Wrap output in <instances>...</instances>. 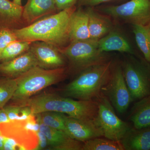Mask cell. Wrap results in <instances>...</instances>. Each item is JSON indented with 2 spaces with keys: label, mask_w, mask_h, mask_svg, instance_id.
<instances>
[{
  "label": "cell",
  "mask_w": 150,
  "mask_h": 150,
  "mask_svg": "<svg viewBox=\"0 0 150 150\" xmlns=\"http://www.w3.org/2000/svg\"><path fill=\"white\" fill-rule=\"evenodd\" d=\"M38 120L54 129L64 131L66 133L65 121L67 115L56 111H48L35 115ZM67 134V133H66Z\"/></svg>",
  "instance_id": "obj_24"
},
{
  "label": "cell",
  "mask_w": 150,
  "mask_h": 150,
  "mask_svg": "<svg viewBox=\"0 0 150 150\" xmlns=\"http://www.w3.org/2000/svg\"><path fill=\"white\" fill-rule=\"evenodd\" d=\"M129 119L134 128L141 129L150 126V95L136 102L132 108Z\"/></svg>",
  "instance_id": "obj_19"
},
{
  "label": "cell",
  "mask_w": 150,
  "mask_h": 150,
  "mask_svg": "<svg viewBox=\"0 0 150 150\" xmlns=\"http://www.w3.org/2000/svg\"><path fill=\"white\" fill-rule=\"evenodd\" d=\"M83 150H125L120 141L97 137L83 142Z\"/></svg>",
  "instance_id": "obj_23"
},
{
  "label": "cell",
  "mask_w": 150,
  "mask_h": 150,
  "mask_svg": "<svg viewBox=\"0 0 150 150\" xmlns=\"http://www.w3.org/2000/svg\"><path fill=\"white\" fill-rule=\"evenodd\" d=\"M0 150H4V137L0 134Z\"/></svg>",
  "instance_id": "obj_32"
},
{
  "label": "cell",
  "mask_w": 150,
  "mask_h": 150,
  "mask_svg": "<svg viewBox=\"0 0 150 150\" xmlns=\"http://www.w3.org/2000/svg\"><path fill=\"white\" fill-rule=\"evenodd\" d=\"M65 124L67 135L83 143L94 138L103 137L102 130L95 119H80L67 115Z\"/></svg>",
  "instance_id": "obj_11"
},
{
  "label": "cell",
  "mask_w": 150,
  "mask_h": 150,
  "mask_svg": "<svg viewBox=\"0 0 150 150\" xmlns=\"http://www.w3.org/2000/svg\"><path fill=\"white\" fill-rule=\"evenodd\" d=\"M86 8L90 38L99 40L114 28L113 20L110 16L98 11L95 7Z\"/></svg>",
  "instance_id": "obj_14"
},
{
  "label": "cell",
  "mask_w": 150,
  "mask_h": 150,
  "mask_svg": "<svg viewBox=\"0 0 150 150\" xmlns=\"http://www.w3.org/2000/svg\"><path fill=\"white\" fill-rule=\"evenodd\" d=\"M113 64L110 60L81 72L62 89L61 95L78 100H94L108 81Z\"/></svg>",
  "instance_id": "obj_3"
},
{
  "label": "cell",
  "mask_w": 150,
  "mask_h": 150,
  "mask_svg": "<svg viewBox=\"0 0 150 150\" xmlns=\"http://www.w3.org/2000/svg\"><path fill=\"white\" fill-rule=\"evenodd\" d=\"M18 105L27 107L31 115L45 111H56L72 118L85 120L96 119L98 110L95 100H78L53 93L31 97Z\"/></svg>",
  "instance_id": "obj_2"
},
{
  "label": "cell",
  "mask_w": 150,
  "mask_h": 150,
  "mask_svg": "<svg viewBox=\"0 0 150 150\" xmlns=\"http://www.w3.org/2000/svg\"><path fill=\"white\" fill-rule=\"evenodd\" d=\"M17 78H6L0 80V108L12 99L17 88Z\"/></svg>",
  "instance_id": "obj_25"
},
{
  "label": "cell",
  "mask_w": 150,
  "mask_h": 150,
  "mask_svg": "<svg viewBox=\"0 0 150 150\" xmlns=\"http://www.w3.org/2000/svg\"><path fill=\"white\" fill-rule=\"evenodd\" d=\"M32 42L16 40L11 42L0 56V63L14 59L29 51Z\"/></svg>",
  "instance_id": "obj_22"
},
{
  "label": "cell",
  "mask_w": 150,
  "mask_h": 150,
  "mask_svg": "<svg viewBox=\"0 0 150 150\" xmlns=\"http://www.w3.org/2000/svg\"><path fill=\"white\" fill-rule=\"evenodd\" d=\"M98 40L91 38L76 40L70 42L64 47L58 48L69 61L68 74L78 75L90 67L111 60L107 53L99 50Z\"/></svg>",
  "instance_id": "obj_4"
},
{
  "label": "cell",
  "mask_w": 150,
  "mask_h": 150,
  "mask_svg": "<svg viewBox=\"0 0 150 150\" xmlns=\"http://www.w3.org/2000/svg\"><path fill=\"white\" fill-rule=\"evenodd\" d=\"M58 12L76 5L78 0H54Z\"/></svg>",
  "instance_id": "obj_29"
},
{
  "label": "cell",
  "mask_w": 150,
  "mask_h": 150,
  "mask_svg": "<svg viewBox=\"0 0 150 150\" xmlns=\"http://www.w3.org/2000/svg\"><path fill=\"white\" fill-rule=\"evenodd\" d=\"M120 142L125 150H150V129L130 128Z\"/></svg>",
  "instance_id": "obj_18"
},
{
  "label": "cell",
  "mask_w": 150,
  "mask_h": 150,
  "mask_svg": "<svg viewBox=\"0 0 150 150\" xmlns=\"http://www.w3.org/2000/svg\"><path fill=\"white\" fill-rule=\"evenodd\" d=\"M36 66L37 60L29 49L14 59L0 63V74L6 78H17Z\"/></svg>",
  "instance_id": "obj_12"
},
{
  "label": "cell",
  "mask_w": 150,
  "mask_h": 150,
  "mask_svg": "<svg viewBox=\"0 0 150 150\" xmlns=\"http://www.w3.org/2000/svg\"><path fill=\"white\" fill-rule=\"evenodd\" d=\"M94 100L98 107L96 121L101 128L103 137L115 141H121L130 129L128 123L116 115L108 98L101 93Z\"/></svg>",
  "instance_id": "obj_7"
},
{
  "label": "cell",
  "mask_w": 150,
  "mask_h": 150,
  "mask_svg": "<svg viewBox=\"0 0 150 150\" xmlns=\"http://www.w3.org/2000/svg\"><path fill=\"white\" fill-rule=\"evenodd\" d=\"M82 142L69 138L62 144L53 149V150H83Z\"/></svg>",
  "instance_id": "obj_27"
},
{
  "label": "cell",
  "mask_w": 150,
  "mask_h": 150,
  "mask_svg": "<svg viewBox=\"0 0 150 150\" xmlns=\"http://www.w3.org/2000/svg\"><path fill=\"white\" fill-rule=\"evenodd\" d=\"M10 122L6 107L0 108V124ZM0 134H1L0 132Z\"/></svg>",
  "instance_id": "obj_31"
},
{
  "label": "cell",
  "mask_w": 150,
  "mask_h": 150,
  "mask_svg": "<svg viewBox=\"0 0 150 150\" xmlns=\"http://www.w3.org/2000/svg\"><path fill=\"white\" fill-rule=\"evenodd\" d=\"M132 26L137 46L150 64V25Z\"/></svg>",
  "instance_id": "obj_20"
},
{
  "label": "cell",
  "mask_w": 150,
  "mask_h": 150,
  "mask_svg": "<svg viewBox=\"0 0 150 150\" xmlns=\"http://www.w3.org/2000/svg\"><path fill=\"white\" fill-rule=\"evenodd\" d=\"M101 93L118 113L126 112L133 100L124 79L121 64H113L110 78Z\"/></svg>",
  "instance_id": "obj_8"
},
{
  "label": "cell",
  "mask_w": 150,
  "mask_h": 150,
  "mask_svg": "<svg viewBox=\"0 0 150 150\" xmlns=\"http://www.w3.org/2000/svg\"><path fill=\"white\" fill-rule=\"evenodd\" d=\"M4 150H15L17 144L13 139L4 137Z\"/></svg>",
  "instance_id": "obj_30"
},
{
  "label": "cell",
  "mask_w": 150,
  "mask_h": 150,
  "mask_svg": "<svg viewBox=\"0 0 150 150\" xmlns=\"http://www.w3.org/2000/svg\"><path fill=\"white\" fill-rule=\"evenodd\" d=\"M121 64L123 76L132 100H140L150 95V78L140 65L132 61Z\"/></svg>",
  "instance_id": "obj_9"
},
{
  "label": "cell",
  "mask_w": 150,
  "mask_h": 150,
  "mask_svg": "<svg viewBox=\"0 0 150 150\" xmlns=\"http://www.w3.org/2000/svg\"><path fill=\"white\" fill-rule=\"evenodd\" d=\"M90 38L88 28V15L86 8L79 7L73 13L70 20V42Z\"/></svg>",
  "instance_id": "obj_16"
},
{
  "label": "cell",
  "mask_w": 150,
  "mask_h": 150,
  "mask_svg": "<svg viewBox=\"0 0 150 150\" xmlns=\"http://www.w3.org/2000/svg\"><path fill=\"white\" fill-rule=\"evenodd\" d=\"M54 0H28L23 6V23L29 25L42 17L58 12Z\"/></svg>",
  "instance_id": "obj_13"
},
{
  "label": "cell",
  "mask_w": 150,
  "mask_h": 150,
  "mask_svg": "<svg viewBox=\"0 0 150 150\" xmlns=\"http://www.w3.org/2000/svg\"><path fill=\"white\" fill-rule=\"evenodd\" d=\"M21 1L22 0H13V1L18 5L22 6Z\"/></svg>",
  "instance_id": "obj_33"
},
{
  "label": "cell",
  "mask_w": 150,
  "mask_h": 150,
  "mask_svg": "<svg viewBox=\"0 0 150 150\" xmlns=\"http://www.w3.org/2000/svg\"><path fill=\"white\" fill-rule=\"evenodd\" d=\"M95 8L114 21L132 25H150V0H129L120 5Z\"/></svg>",
  "instance_id": "obj_6"
},
{
  "label": "cell",
  "mask_w": 150,
  "mask_h": 150,
  "mask_svg": "<svg viewBox=\"0 0 150 150\" xmlns=\"http://www.w3.org/2000/svg\"><path fill=\"white\" fill-rule=\"evenodd\" d=\"M38 121L39 131L46 137L49 149L53 150L71 138L64 131L50 127L38 120Z\"/></svg>",
  "instance_id": "obj_21"
},
{
  "label": "cell",
  "mask_w": 150,
  "mask_h": 150,
  "mask_svg": "<svg viewBox=\"0 0 150 150\" xmlns=\"http://www.w3.org/2000/svg\"><path fill=\"white\" fill-rule=\"evenodd\" d=\"M68 74L65 67L53 70L33 67L17 77V88L12 99L20 104L43 89L64 80Z\"/></svg>",
  "instance_id": "obj_5"
},
{
  "label": "cell",
  "mask_w": 150,
  "mask_h": 150,
  "mask_svg": "<svg viewBox=\"0 0 150 150\" xmlns=\"http://www.w3.org/2000/svg\"><path fill=\"white\" fill-rule=\"evenodd\" d=\"M119 1L121 0H78L76 4L79 7H96L103 4Z\"/></svg>",
  "instance_id": "obj_28"
},
{
  "label": "cell",
  "mask_w": 150,
  "mask_h": 150,
  "mask_svg": "<svg viewBox=\"0 0 150 150\" xmlns=\"http://www.w3.org/2000/svg\"><path fill=\"white\" fill-rule=\"evenodd\" d=\"M98 48L102 52L117 51L126 54L134 53L131 44L126 38L115 28L98 40Z\"/></svg>",
  "instance_id": "obj_15"
},
{
  "label": "cell",
  "mask_w": 150,
  "mask_h": 150,
  "mask_svg": "<svg viewBox=\"0 0 150 150\" xmlns=\"http://www.w3.org/2000/svg\"><path fill=\"white\" fill-rule=\"evenodd\" d=\"M30 50L37 60L38 66L47 70L65 67V56L54 45L43 41L32 42Z\"/></svg>",
  "instance_id": "obj_10"
},
{
  "label": "cell",
  "mask_w": 150,
  "mask_h": 150,
  "mask_svg": "<svg viewBox=\"0 0 150 150\" xmlns=\"http://www.w3.org/2000/svg\"><path fill=\"white\" fill-rule=\"evenodd\" d=\"M23 6L18 5L10 0H0V28L15 29L23 23Z\"/></svg>",
  "instance_id": "obj_17"
},
{
  "label": "cell",
  "mask_w": 150,
  "mask_h": 150,
  "mask_svg": "<svg viewBox=\"0 0 150 150\" xmlns=\"http://www.w3.org/2000/svg\"><path fill=\"white\" fill-rule=\"evenodd\" d=\"M16 40L18 39L13 29L6 27L0 28V56L11 42Z\"/></svg>",
  "instance_id": "obj_26"
},
{
  "label": "cell",
  "mask_w": 150,
  "mask_h": 150,
  "mask_svg": "<svg viewBox=\"0 0 150 150\" xmlns=\"http://www.w3.org/2000/svg\"><path fill=\"white\" fill-rule=\"evenodd\" d=\"M76 6L58 12L25 27L13 29L18 40L43 41L62 48L70 43V20Z\"/></svg>",
  "instance_id": "obj_1"
}]
</instances>
